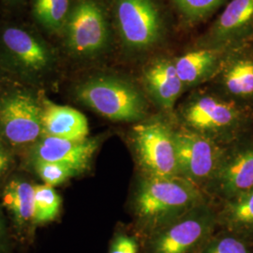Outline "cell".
<instances>
[{
  "instance_id": "6da1fadb",
  "label": "cell",
  "mask_w": 253,
  "mask_h": 253,
  "mask_svg": "<svg viewBox=\"0 0 253 253\" xmlns=\"http://www.w3.org/2000/svg\"><path fill=\"white\" fill-rule=\"evenodd\" d=\"M205 203L202 189L187 178L144 176L134 197V213L145 237Z\"/></svg>"
},
{
  "instance_id": "7a4b0ae2",
  "label": "cell",
  "mask_w": 253,
  "mask_h": 253,
  "mask_svg": "<svg viewBox=\"0 0 253 253\" xmlns=\"http://www.w3.org/2000/svg\"><path fill=\"white\" fill-rule=\"evenodd\" d=\"M182 118L186 127L229 145L250 132L253 118L251 110L226 98L204 95L184 106Z\"/></svg>"
},
{
  "instance_id": "3957f363",
  "label": "cell",
  "mask_w": 253,
  "mask_h": 253,
  "mask_svg": "<svg viewBox=\"0 0 253 253\" xmlns=\"http://www.w3.org/2000/svg\"><path fill=\"white\" fill-rule=\"evenodd\" d=\"M77 99L100 116L113 121L136 122L144 119L147 103L135 85L115 76H96L80 84Z\"/></svg>"
},
{
  "instance_id": "277c9868",
  "label": "cell",
  "mask_w": 253,
  "mask_h": 253,
  "mask_svg": "<svg viewBox=\"0 0 253 253\" xmlns=\"http://www.w3.org/2000/svg\"><path fill=\"white\" fill-rule=\"evenodd\" d=\"M217 226V212L204 203L146 236L144 253H201Z\"/></svg>"
},
{
  "instance_id": "5b68a950",
  "label": "cell",
  "mask_w": 253,
  "mask_h": 253,
  "mask_svg": "<svg viewBox=\"0 0 253 253\" xmlns=\"http://www.w3.org/2000/svg\"><path fill=\"white\" fill-rule=\"evenodd\" d=\"M131 142L144 176L180 175L174 129L167 123L152 120L136 125L131 132Z\"/></svg>"
},
{
  "instance_id": "8992f818",
  "label": "cell",
  "mask_w": 253,
  "mask_h": 253,
  "mask_svg": "<svg viewBox=\"0 0 253 253\" xmlns=\"http://www.w3.org/2000/svg\"><path fill=\"white\" fill-rule=\"evenodd\" d=\"M178 171L181 176L199 188H208L224 157L227 145L191 130L174 129Z\"/></svg>"
},
{
  "instance_id": "52a82bcc",
  "label": "cell",
  "mask_w": 253,
  "mask_h": 253,
  "mask_svg": "<svg viewBox=\"0 0 253 253\" xmlns=\"http://www.w3.org/2000/svg\"><path fill=\"white\" fill-rule=\"evenodd\" d=\"M64 30L67 45L74 54H98L108 43L107 20L94 0H80L71 9Z\"/></svg>"
},
{
  "instance_id": "ba28073f",
  "label": "cell",
  "mask_w": 253,
  "mask_h": 253,
  "mask_svg": "<svg viewBox=\"0 0 253 253\" xmlns=\"http://www.w3.org/2000/svg\"><path fill=\"white\" fill-rule=\"evenodd\" d=\"M208 188L222 202L253 189V134L227 145L220 166Z\"/></svg>"
},
{
  "instance_id": "9c48e42d",
  "label": "cell",
  "mask_w": 253,
  "mask_h": 253,
  "mask_svg": "<svg viewBox=\"0 0 253 253\" xmlns=\"http://www.w3.org/2000/svg\"><path fill=\"white\" fill-rule=\"evenodd\" d=\"M116 10L119 33L126 47L143 50L158 42L163 22L153 0H117Z\"/></svg>"
},
{
  "instance_id": "30bf717a",
  "label": "cell",
  "mask_w": 253,
  "mask_h": 253,
  "mask_svg": "<svg viewBox=\"0 0 253 253\" xmlns=\"http://www.w3.org/2000/svg\"><path fill=\"white\" fill-rule=\"evenodd\" d=\"M0 129L12 145L32 143L43 133L42 109L27 94H9L0 100Z\"/></svg>"
},
{
  "instance_id": "8fae6325",
  "label": "cell",
  "mask_w": 253,
  "mask_h": 253,
  "mask_svg": "<svg viewBox=\"0 0 253 253\" xmlns=\"http://www.w3.org/2000/svg\"><path fill=\"white\" fill-rule=\"evenodd\" d=\"M98 139L69 140L52 136L42 138L33 148L34 162L57 163L84 172L99 147Z\"/></svg>"
},
{
  "instance_id": "7c38bea8",
  "label": "cell",
  "mask_w": 253,
  "mask_h": 253,
  "mask_svg": "<svg viewBox=\"0 0 253 253\" xmlns=\"http://www.w3.org/2000/svg\"><path fill=\"white\" fill-rule=\"evenodd\" d=\"M253 36V0H231L212 27V42L234 48Z\"/></svg>"
},
{
  "instance_id": "4fadbf2b",
  "label": "cell",
  "mask_w": 253,
  "mask_h": 253,
  "mask_svg": "<svg viewBox=\"0 0 253 253\" xmlns=\"http://www.w3.org/2000/svg\"><path fill=\"white\" fill-rule=\"evenodd\" d=\"M233 49L235 53L228 57L221 71V86L226 99L251 110L253 105V54L246 53L244 44Z\"/></svg>"
},
{
  "instance_id": "5bb4252c",
  "label": "cell",
  "mask_w": 253,
  "mask_h": 253,
  "mask_svg": "<svg viewBox=\"0 0 253 253\" xmlns=\"http://www.w3.org/2000/svg\"><path fill=\"white\" fill-rule=\"evenodd\" d=\"M146 89L157 104L165 110L173 107L185 85L177 74L174 63L162 59L148 66L144 74Z\"/></svg>"
},
{
  "instance_id": "9a60e30c",
  "label": "cell",
  "mask_w": 253,
  "mask_h": 253,
  "mask_svg": "<svg viewBox=\"0 0 253 253\" xmlns=\"http://www.w3.org/2000/svg\"><path fill=\"white\" fill-rule=\"evenodd\" d=\"M42 128L46 136L83 140L88 134L86 118L76 109L48 102L42 109Z\"/></svg>"
},
{
  "instance_id": "2e32d148",
  "label": "cell",
  "mask_w": 253,
  "mask_h": 253,
  "mask_svg": "<svg viewBox=\"0 0 253 253\" xmlns=\"http://www.w3.org/2000/svg\"><path fill=\"white\" fill-rule=\"evenodd\" d=\"M2 41L9 54L28 70L41 71L51 60L45 44L22 28H6L2 34Z\"/></svg>"
},
{
  "instance_id": "e0dca14e",
  "label": "cell",
  "mask_w": 253,
  "mask_h": 253,
  "mask_svg": "<svg viewBox=\"0 0 253 253\" xmlns=\"http://www.w3.org/2000/svg\"><path fill=\"white\" fill-rule=\"evenodd\" d=\"M217 226L253 243V189L222 202L217 212Z\"/></svg>"
},
{
  "instance_id": "ac0fdd59",
  "label": "cell",
  "mask_w": 253,
  "mask_h": 253,
  "mask_svg": "<svg viewBox=\"0 0 253 253\" xmlns=\"http://www.w3.org/2000/svg\"><path fill=\"white\" fill-rule=\"evenodd\" d=\"M219 57L215 50H199L184 54L173 63L185 86L204 81L217 69Z\"/></svg>"
},
{
  "instance_id": "d6986e66",
  "label": "cell",
  "mask_w": 253,
  "mask_h": 253,
  "mask_svg": "<svg viewBox=\"0 0 253 253\" xmlns=\"http://www.w3.org/2000/svg\"><path fill=\"white\" fill-rule=\"evenodd\" d=\"M35 190L26 181L13 179L7 184L2 193L3 206L9 210L16 223L22 226L34 217Z\"/></svg>"
},
{
  "instance_id": "ffe728a7",
  "label": "cell",
  "mask_w": 253,
  "mask_h": 253,
  "mask_svg": "<svg viewBox=\"0 0 253 253\" xmlns=\"http://www.w3.org/2000/svg\"><path fill=\"white\" fill-rule=\"evenodd\" d=\"M70 11V0H33L35 18L51 31L64 29Z\"/></svg>"
},
{
  "instance_id": "44dd1931",
  "label": "cell",
  "mask_w": 253,
  "mask_h": 253,
  "mask_svg": "<svg viewBox=\"0 0 253 253\" xmlns=\"http://www.w3.org/2000/svg\"><path fill=\"white\" fill-rule=\"evenodd\" d=\"M34 217L35 224H43L54 220L59 214L61 208V197L48 185L34 186Z\"/></svg>"
},
{
  "instance_id": "7402d4cb",
  "label": "cell",
  "mask_w": 253,
  "mask_h": 253,
  "mask_svg": "<svg viewBox=\"0 0 253 253\" xmlns=\"http://www.w3.org/2000/svg\"><path fill=\"white\" fill-rule=\"evenodd\" d=\"M253 244L240 235L221 230L214 234L201 253H253Z\"/></svg>"
},
{
  "instance_id": "603a6c76",
  "label": "cell",
  "mask_w": 253,
  "mask_h": 253,
  "mask_svg": "<svg viewBox=\"0 0 253 253\" xmlns=\"http://www.w3.org/2000/svg\"><path fill=\"white\" fill-rule=\"evenodd\" d=\"M37 172L45 185L54 187L69 180L81 172L62 163L34 162Z\"/></svg>"
},
{
  "instance_id": "cb8c5ba5",
  "label": "cell",
  "mask_w": 253,
  "mask_h": 253,
  "mask_svg": "<svg viewBox=\"0 0 253 253\" xmlns=\"http://www.w3.org/2000/svg\"><path fill=\"white\" fill-rule=\"evenodd\" d=\"M181 12L188 18L206 17L219 7L225 0H173Z\"/></svg>"
},
{
  "instance_id": "d4e9b609",
  "label": "cell",
  "mask_w": 253,
  "mask_h": 253,
  "mask_svg": "<svg viewBox=\"0 0 253 253\" xmlns=\"http://www.w3.org/2000/svg\"><path fill=\"white\" fill-rule=\"evenodd\" d=\"M140 242L135 235H128L124 232L117 233L113 237L109 253H139Z\"/></svg>"
},
{
  "instance_id": "484cf974",
  "label": "cell",
  "mask_w": 253,
  "mask_h": 253,
  "mask_svg": "<svg viewBox=\"0 0 253 253\" xmlns=\"http://www.w3.org/2000/svg\"><path fill=\"white\" fill-rule=\"evenodd\" d=\"M0 253H8L7 233L1 217H0Z\"/></svg>"
},
{
  "instance_id": "4316f807",
  "label": "cell",
  "mask_w": 253,
  "mask_h": 253,
  "mask_svg": "<svg viewBox=\"0 0 253 253\" xmlns=\"http://www.w3.org/2000/svg\"><path fill=\"white\" fill-rule=\"evenodd\" d=\"M9 163H10V158L9 155L0 157V175L9 168Z\"/></svg>"
},
{
  "instance_id": "83f0119b",
  "label": "cell",
  "mask_w": 253,
  "mask_h": 253,
  "mask_svg": "<svg viewBox=\"0 0 253 253\" xmlns=\"http://www.w3.org/2000/svg\"><path fill=\"white\" fill-rule=\"evenodd\" d=\"M9 154L7 153V151L4 149V147L0 145V157H4V156H8Z\"/></svg>"
},
{
  "instance_id": "f1b7e54d",
  "label": "cell",
  "mask_w": 253,
  "mask_h": 253,
  "mask_svg": "<svg viewBox=\"0 0 253 253\" xmlns=\"http://www.w3.org/2000/svg\"><path fill=\"white\" fill-rule=\"evenodd\" d=\"M8 2H11V3H15V2H18V1H21V0H7Z\"/></svg>"
}]
</instances>
